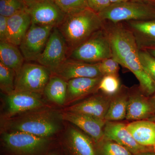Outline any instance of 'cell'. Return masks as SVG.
Segmentation results:
<instances>
[{"label": "cell", "mask_w": 155, "mask_h": 155, "mask_svg": "<svg viewBox=\"0 0 155 155\" xmlns=\"http://www.w3.org/2000/svg\"><path fill=\"white\" fill-rule=\"evenodd\" d=\"M105 29L110 42L113 57L120 65L129 69L138 80L142 92L147 96L155 93V82L142 66L139 49L133 32L119 23H111Z\"/></svg>", "instance_id": "6da1fadb"}, {"label": "cell", "mask_w": 155, "mask_h": 155, "mask_svg": "<svg viewBox=\"0 0 155 155\" xmlns=\"http://www.w3.org/2000/svg\"><path fill=\"white\" fill-rule=\"evenodd\" d=\"M2 121L3 131H22L49 138L61 131L64 120L61 113L46 107L3 119Z\"/></svg>", "instance_id": "7a4b0ae2"}, {"label": "cell", "mask_w": 155, "mask_h": 155, "mask_svg": "<svg viewBox=\"0 0 155 155\" xmlns=\"http://www.w3.org/2000/svg\"><path fill=\"white\" fill-rule=\"evenodd\" d=\"M104 22L90 8L76 14L66 15L58 27L63 35L69 53L104 28Z\"/></svg>", "instance_id": "3957f363"}, {"label": "cell", "mask_w": 155, "mask_h": 155, "mask_svg": "<svg viewBox=\"0 0 155 155\" xmlns=\"http://www.w3.org/2000/svg\"><path fill=\"white\" fill-rule=\"evenodd\" d=\"M98 14L104 22L108 20L116 24L123 21L152 20L155 19V9L147 4L131 0L112 4Z\"/></svg>", "instance_id": "277c9868"}, {"label": "cell", "mask_w": 155, "mask_h": 155, "mask_svg": "<svg viewBox=\"0 0 155 155\" xmlns=\"http://www.w3.org/2000/svg\"><path fill=\"white\" fill-rule=\"evenodd\" d=\"M113 57L110 42L104 28L71 51L68 58L89 63H99Z\"/></svg>", "instance_id": "5b68a950"}, {"label": "cell", "mask_w": 155, "mask_h": 155, "mask_svg": "<svg viewBox=\"0 0 155 155\" xmlns=\"http://www.w3.org/2000/svg\"><path fill=\"white\" fill-rule=\"evenodd\" d=\"M2 139L6 148L14 155H40L50 143L48 138L22 131H3Z\"/></svg>", "instance_id": "8992f818"}, {"label": "cell", "mask_w": 155, "mask_h": 155, "mask_svg": "<svg viewBox=\"0 0 155 155\" xmlns=\"http://www.w3.org/2000/svg\"><path fill=\"white\" fill-rule=\"evenodd\" d=\"M51 75V71L42 65L26 62L16 74L14 91L43 94Z\"/></svg>", "instance_id": "52a82bcc"}, {"label": "cell", "mask_w": 155, "mask_h": 155, "mask_svg": "<svg viewBox=\"0 0 155 155\" xmlns=\"http://www.w3.org/2000/svg\"><path fill=\"white\" fill-rule=\"evenodd\" d=\"M25 10L31 17V23L57 27L66 15L53 0H24Z\"/></svg>", "instance_id": "ba28073f"}, {"label": "cell", "mask_w": 155, "mask_h": 155, "mask_svg": "<svg viewBox=\"0 0 155 155\" xmlns=\"http://www.w3.org/2000/svg\"><path fill=\"white\" fill-rule=\"evenodd\" d=\"M69 54V48L65 38L58 27H54L37 62L52 72L68 59Z\"/></svg>", "instance_id": "9c48e42d"}, {"label": "cell", "mask_w": 155, "mask_h": 155, "mask_svg": "<svg viewBox=\"0 0 155 155\" xmlns=\"http://www.w3.org/2000/svg\"><path fill=\"white\" fill-rule=\"evenodd\" d=\"M54 27L31 23L19 47L25 61H37Z\"/></svg>", "instance_id": "30bf717a"}, {"label": "cell", "mask_w": 155, "mask_h": 155, "mask_svg": "<svg viewBox=\"0 0 155 155\" xmlns=\"http://www.w3.org/2000/svg\"><path fill=\"white\" fill-rule=\"evenodd\" d=\"M42 96L40 94L23 91H14L6 94L3 119L47 107Z\"/></svg>", "instance_id": "8fae6325"}, {"label": "cell", "mask_w": 155, "mask_h": 155, "mask_svg": "<svg viewBox=\"0 0 155 155\" xmlns=\"http://www.w3.org/2000/svg\"><path fill=\"white\" fill-rule=\"evenodd\" d=\"M126 125L117 121H106L104 127V138L117 143L133 155L146 152H155L153 149L139 144L127 130Z\"/></svg>", "instance_id": "7c38bea8"}, {"label": "cell", "mask_w": 155, "mask_h": 155, "mask_svg": "<svg viewBox=\"0 0 155 155\" xmlns=\"http://www.w3.org/2000/svg\"><path fill=\"white\" fill-rule=\"evenodd\" d=\"M51 74L67 81L78 78L103 77L99 63H87L69 58Z\"/></svg>", "instance_id": "4fadbf2b"}, {"label": "cell", "mask_w": 155, "mask_h": 155, "mask_svg": "<svg viewBox=\"0 0 155 155\" xmlns=\"http://www.w3.org/2000/svg\"><path fill=\"white\" fill-rule=\"evenodd\" d=\"M64 121L70 122L83 131L93 140L94 143L104 137L105 120L79 113L64 111L61 113Z\"/></svg>", "instance_id": "5bb4252c"}, {"label": "cell", "mask_w": 155, "mask_h": 155, "mask_svg": "<svg viewBox=\"0 0 155 155\" xmlns=\"http://www.w3.org/2000/svg\"><path fill=\"white\" fill-rule=\"evenodd\" d=\"M113 96L97 94L65 109L66 111L85 114L105 120Z\"/></svg>", "instance_id": "9a60e30c"}, {"label": "cell", "mask_w": 155, "mask_h": 155, "mask_svg": "<svg viewBox=\"0 0 155 155\" xmlns=\"http://www.w3.org/2000/svg\"><path fill=\"white\" fill-rule=\"evenodd\" d=\"M64 142L70 155H97L95 144L93 140L73 126L67 129Z\"/></svg>", "instance_id": "2e32d148"}, {"label": "cell", "mask_w": 155, "mask_h": 155, "mask_svg": "<svg viewBox=\"0 0 155 155\" xmlns=\"http://www.w3.org/2000/svg\"><path fill=\"white\" fill-rule=\"evenodd\" d=\"M102 77L78 78L68 81L65 105H69L96 93Z\"/></svg>", "instance_id": "e0dca14e"}, {"label": "cell", "mask_w": 155, "mask_h": 155, "mask_svg": "<svg viewBox=\"0 0 155 155\" xmlns=\"http://www.w3.org/2000/svg\"><path fill=\"white\" fill-rule=\"evenodd\" d=\"M155 111L150 98L142 92H128L127 114L125 119L128 120H147L155 114Z\"/></svg>", "instance_id": "ac0fdd59"}, {"label": "cell", "mask_w": 155, "mask_h": 155, "mask_svg": "<svg viewBox=\"0 0 155 155\" xmlns=\"http://www.w3.org/2000/svg\"><path fill=\"white\" fill-rule=\"evenodd\" d=\"M31 23V17L25 9L8 17L7 41L19 47Z\"/></svg>", "instance_id": "d6986e66"}, {"label": "cell", "mask_w": 155, "mask_h": 155, "mask_svg": "<svg viewBox=\"0 0 155 155\" xmlns=\"http://www.w3.org/2000/svg\"><path fill=\"white\" fill-rule=\"evenodd\" d=\"M126 127L139 144L155 150V122L148 119L134 121Z\"/></svg>", "instance_id": "ffe728a7"}, {"label": "cell", "mask_w": 155, "mask_h": 155, "mask_svg": "<svg viewBox=\"0 0 155 155\" xmlns=\"http://www.w3.org/2000/svg\"><path fill=\"white\" fill-rule=\"evenodd\" d=\"M19 48L8 41H0V63L14 70L16 74L25 61Z\"/></svg>", "instance_id": "44dd1931"}, {"label": "cell", "mask_w": 155, "mask_h": 155, "mask_svg": "<svg viewBox=\"0 0 155 155\" xmlns=\"http://www.w3.org/2000/svg\"><path fill=\"white\" fill-rule=\"evenodd\" d=\"M67 90V81L51 74L43 94L51 102L58 106H63L66 103Z\"/></svg>", "instance_id": "7402d4cb"}, {"label": "cell", "mask_w": 155, "mask_h": 155, "mask_svg": "<svg viewBox=\"0 0 155 155\" xmlns=\"http://www.w3.org/2000/svg\"><path fill=\"white\" fill-rule=\"evenodd\" d=\"M136 40L139 49L148 40L155 41V20L127 22Z\"/></svg>", "instance_id": "603a6c76"}, {"label": "cell", "mask_w": 155, "mask_h": 155, "mask_svg": "<svg viewBox=\"0 0 155 155\" xmlns=\"http://www.w3.org/2000/svg\"><path fill=\"white\" fill-rule=\"evenodd\" d=\"M128 100V92L119 91L112 98L105 120L118 121L125 119Z\"/></svg>", "instance_id": "cb8c5ba5"}, {"label": "cell", "mask_w": 155, "mask_h": 155, "mask_svg": "<svg viewBox=\"0 0 155 155\" xmlns=\"http://www.w3.org/2000/svg\"><path fill=\"white\" fill-rule=\"evenodd\" d=\"M95 144L97 155H133L124 147L104 137Z\"/></svg>", "instance_id": "d4e9b609"}, {"label": "cell", "mask_w": 155, "mask_h": 155, "mask_svg": "<svg viewBox=\"0 0 155 155\" xmlns=\"http://www.w3.org/2000/svg\"><path fill=\"white\" fill-rule=\"evenodd\" d=\"M16 72L0 63V88L6 94L15 90Z\"/></svg>", "instance_id": "484cf974"}, {"label": "cell", "mask_w": 155, "mask_h": 155, "mask_svg": "<svg viewBox=\"0 0 155 155\" xmlns=\"http://www.w3.org/2000/svg\"><path fill=\"white\" fill-rule=\"evenodd\" d=\"M53 1L66 15L76 14L89 8L87 0Z\"/></svg>", "instance_id": "4316f807"}, {"label": "cell", "mask_w": 155, "mask_h": 155, "mask_svg": "<svg viewBox=\"0 0 155 155\" xmlns=\"http://www.w3.org/2000/svg\"><path fill=\"white\" fill-rule=\"evenodd\" d=\"M120 90V81L118 76L107 75L103 76L100 82L99 90L102 93L113 96L119 92Z\"/></svg>", "instance_id": "83f0119b"}, {"label": "cell", "mask_w": 155, "mask_h": 155, "mask_svg": "<svg viewBox=\"0 0 155 155\" xmlns=\"http://www.w3.org/2000/svg\"><path fill=\"white\" fill-rule=\"evenodd\" d=\"M25 9L24 0H0V15L11 17Z\"/></svg>", "instance_id": "f1b7e54d"}, {"label": "cell", "mask_w": 155, "mask_h": 155, "mask_svg": "<svg viewBox=\"0 0 155 155\" xmlns=\"http://www.w3.org/2000/svg\"><path fill=\"white\" fill-rule=\"evenodd\" d=\"M139 57L144 71L155 82V58L147 50L139 49Z\"/></svg>", "instance_id": "f546056e"}, {"label": "cell", "mask_w": 155, "mask_h": 155, "mask_svg": "<svg viewBox=\"0 0 155 155\" xmlns=\"http://www.w3.org/2000/svg\"><path fill=\"white\" fill-rule=\"evenodd\" d=\"M119 65L113 57L107 58L99 63L100 70L103 76L107 75L118 76Z\"/></svg>", "instance_id": "4dcf8cb0"}, {"label": "cell", "mask_w": 155, "mask_h": 155, "mask_svg": "<svg viewBox=\"0 0 155 155\" xmlns=\"http://www.w3.org/2000/svg\"><path fill=\"white\" fill-rule=\"evenodd\" d=\"M89 8L98 14L111 5L110 0H87Z\"/></svg>", "instance_id": "1f68e13d"}, {"label": "cell", "mask_w": 155, "mask_h": 155, "mask_svg": "<svg viewBox=\"0 0 155 155\" xmlns=\"http://www.w3.org/2000/svg\"><path fill=\"white\" fill-rule=\"evenodd\" d=\"M8 17L0 15V41H7Z\"/></svg>", "instance_id": "d6a6232c"}, {"label": "cell", "mask_w": 155, "mask_h": 155, "mask_svg": "<svg viewBox=\"0 0 155 155\" xmlns=\"http://www.w3.org/2000/svg\"><path fill=\"white\" fill-rule=\"evenodd\" d=\"M150 100L155 111V93L150 98Z\"/></svg>", "instance_id": "836d02e7"}, {"label": "cell", "mask_w": 155, "mask_h": 155, "mask_svg": "<svg viewBox=\"0 0 155 155\" xmlns=\"http://www.w3.org/2000/svg\"><path fill=\"white\" fill-rule=\"evenodd\" d=\"M110 1L111 4H116V3L127 2V1H131V0H110Z\"/></svg>", "instance_id": "e575fe53"}, {"label": "cell", "mask_w": 155, "mask_h": 155, "mask_svg": "<svg viewBox=\"0 0 155 155\" xmlns=\"http://www.w3.org/2000/svg\"><path fill=\"white\" fill-rule=\"evenodd\" d=\"M136 155H155V152H146Z\"/></svg>", "instance_id": "d590c367"}, {"label": "cell", "mask_w": 155, "mask_h": 155, "mask_svg": "<svg viewBox=\"0 0 155 155\" xmlns=\"http://www.w3.org/2000/svg\"><path fill=\"white\" fill-rule=\"evenodd\" d=\"M147 51L149 52L155 58V48H150L147 49Z\"/></svg>", "instance_id": "8d00e7d4"}, {"label": "cell", "mask_w": 155, "mask_h": 155, "mask_svg": "<svg viewBox=\"0 0 155 155\" xmlns=\"http://www.w3.org/2000/svg\"><path fill=\"white\" fill-rule=\"evenodd\" d=\"M148 120H149L150 121H153V122H155V114L151 118H150L149 119H148Z\"/></svg>", "instance_id": "74e56055"}, {"label": "cell", "mask_w": 155, "mask_h": 155, "mask_svg": "<svg viewBox=\"0 0 155 155\" xmlns=\"http://www.w3.org/2000/svg\"><path fill=\"white\" fill-rule=\"evenodd\" d=\"M47 155H58V154L55 153H50L49 154H48Z\"/></svg>", "instance_id": "f35d334b"}, {"label": "cell", "mask_w": 155, "mask_h": 155, "mask_svg": "<svg viewBox=\"0 0 155 155\" xmlns=\"http://www.w3.org/2000/svg\"><path fill=\"white\" fill-rule=\"evenodd\" d=\"M144 1H155V0H144Z\"/></svg>", "instance_id": "ab89813d"}]
</instances>
